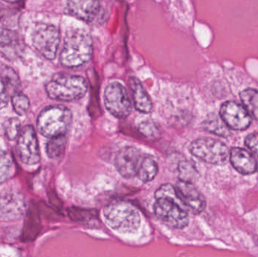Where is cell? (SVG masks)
<instances>
[{
    "instance_id": "6da1fadb",
    "label": "cell",
    "mask_w": 258,
    "mask_h": 257,
    "mask_svg": "<svg viewBox=\"0 0 258 257\" xmlns=\"http://www.w3.org/2000/svg\"><path fill=\"white\" fill-rule=\"evenodd\" d=\"M155 199L153 212L164 224L174 229H183L188 226L189 214L177 198L174 185L162 184L155 193Z\"/></svg>"
},
{
    "instance_id": "7a4b0ae2",
    "label": "cell",
    "mask_w": 258,
    "mask_h": 257,
    "mask_svg": "<svg viewBox=\"0 0 258 257\" xmlns=\"http://www.w3.org/2000/svg\"><path fill=\"white\" fill-rule=\"evenodd\" d=\"M93 41L90 35L81 29L69 30L65 36L60 62L65 67L82 66L91 60Z\"/></svg>"
},
{
    "instance_id": "3957f363",
    "label": "cell",
    "mask_w": 258,
    "mask_h": 257,
    "mask_svg": "<svg viewBox=\"0 0 258 257\" xmlns=\"http://www.w3.org/2000/svg\"><path fill=\"white\" fill-rule=\"evenodd\" d=\"M103 213L107 225L119 233H135L141 226L140 211L129 202H112L104 208Z\"/></svg>"
},
{
    "instance_id": "277c9868",
    "label": "cell",
    "mask_w": 258,
    "mask_h": 257,
    "mask_svg": "<svg viewBox=\"0 0 258 257\" xmlns=\"http://www.w3.org/2000/svg\"><path fill=\"white\" fill-rule=\"evenodd\" d=\"M45 91L51 99L71 102L86 95L88 84L86 79L80 75L58 74L47 83Z\"/></svg>"
},
{
    "instance_id": "5b68a950",
    "label": "cell",
    "mask_w": 258,
    "mask_h": 257,
    "mask_svg": "<svg viewBox=\"0 0 258 257\" xmlns=\"http://www.w3.org/2000/svg\"><path fill=\"white\" fill-rule=\"evenodd\" d=\"M72 121L73 114L68 107L60 104L48 106L38 116L37 128L42 135L51 139L65 135Z\"/></svg>"
},
{
    "instance_id": "8992f818",
    "label": "cell",
    "mask_w": 258,
    "mask_h": 257,
    "mask_svg": "<svg viewBox=\"0 0 258 257\" xmlns=\"http://www.w3.org/2000/svg\"><path fill=\"white\" fill-rule=\"evenodd\" d=\"M194 156L208 164H224L229 157V149L223 142L212 138H200L194 140L189 146Z\"/></svg>"
},
{
    "instance_id": "52a82bcc",
    "label": "cell",
    "mask_w": 258,
    "mask_h": 257,
    "mask_svg": "<svg viewBox=\"0 0 258 257\" xmlns=\"http://www.w3.org/2000/svg\"><path fill=\"white\" fill-rule=\"evenodd\" d=\"M33 45L36 51L48 60H54L60 41V32L51 24H39L33 33Z\"/></svg>"
},
{
    "instance_id": "ba28073f",
    "label": "cell",
    "mask_w": 258,
    "mask_h": 257,
    "mask_svg": "<svg viewBox=\"0 0 258 257\" xmlns=\"http://www.w3.org/2000/svg\"><path fill=\"white\" fill-rule=\"evenodd\" d=\"M104 105L113 116L123 119L132 113V104L126 89L120 83H110L104 90Z\"/></svg>"
},
{
    "instance_id": "9c48e42d",
    "label": "cell",
    "mask_w": 258,
    "mask_h": 257,
    "mask_svg": "<svg viewBox=\"0 0 258 257\" xmlns=\"http://www.w3.org/2000/svg\"><path fill=\"white\" fill-rule=\"evenodd\" d=\"M17 153L21 162L27 165H35L40 161L37 136L32 125H26L21 130L17 142Z\"/></svg>"
},
{
    "instance_id": "30bf717a",
    "label": "cell",
    "mask_w": 258,
    "mask_h": 257,
    "mask_svg": "<svg viewBox=\"0 0 258 257\" xmlns=\"http://www.w3.org/2000/svg\"><path fill=\"white\" fill-rule=\"evenodd\" d=\"M174 187L177 198L186 211L198 215L206 210V199L194 184L179 180Z\"/></svg>"
},
{
    "instance_id": "8fae6325",
    "label": "cell",
    "mask_w": 258,
    "mask_h": 257,
    "mask_svg": "<svg viewBox=\"0 0 258 257\" xmlns=\"http://www.w3.org/2000/svg\"><path fill=\"white\" fill-rule=\"evenodd\" d=\"M144 155L135 146H125L118 152L115 158V166L118 173L125 179L135 178Z\"/></svg>"
},
{
    "instance_id": "7c38bea8",
    "label": "cell",
    "mask_w": 258,
    "mask_h": 257,
    "mask_svg": "<svg viewBox=\"0 0 258 257\" xmlns=\"http://www.w3.org/2000/svg\"><path fill=\"white\" fill-rule=\"evenodd\" d=\"M221 118L227 127L236 131H244L251 125V116L243 106L234 101H228L221 106Z\"/></svg>"
},
{
    "instance_id": "4fadbf2b",
    "label": "cell",
    "mask_w": 258,
    "mask_h": 257,
    "mask_svg": "<svg viewBox=\"0 0 258 257\" xmlns=\"http://www.w3.org/2000/svg\"><path fill=\"white\" fill-rule=\"evenodd\" d=\"M66 11L69 15L85 22L92 23L99 18L101 5L98 1L74 0L67 3Z\"/></svg>"
},
{
    "instance_id": "5bb4252c",
    "label": "cell",
    "mask_w": 258,
    "mask_h": 257,
    "mask_svg": "<svg viewBox=\"0 0 258 257\" xmlns=\"http://www.w3.org/2000/svg\"><path fill=\"white\" fill-rule=\"evenodd\" d=\"M25 209L24 200L18 193H5L0 196V218L6 220L19 219Z\"/></svg>"
},
{
    "instance_id": "9a60e30c",
    "label": "cell",
    "mask_w": 258,
    "mask_h": 257,
    "mask_svg": "<svg viewBox=\"0 0 258 257\" xmlns=\"http://www.w3.org/2000/svg\"><path fill=\"white\" fill-rule=\"evenodd\" d=\"M230 160L233 167L241 175H252L257 170V160L242 148H233L230 151Z\"/></svg>"
},
{
    "instance_id": "2e32d148",
    "label": "cell",
    "mask_w": 258,
    "mask_h": 257,
    "mask_svg": "<svg viewBox=\"0 0 258 257\" xmlns=\"http://www.w3.org/2000/svg\"><path fill=\"white\" fill-rule=\"evenodd\" d=\"M129 86L132 90V99L135 109L141 113H150L153 109V104L141 81L138 78L132 77L129 79Z\"/></svg>"
},
{
    "instance_id": "e0dca14e",
    "label": "cell",
    "mask_w": 258,
    "mask_h": 257,
    "mask_svg": "<svg viewBox=\"0 0 258 257\" xmlns=\"http://www.w3.org/2000/svg\"><path fill=\"white\" fill-rule=\"evenodd\" d=\"M159 172V166L157 161L152 155H146L143 158L138 170L137 178L141 182L147 184L153 181Z\"/></svg>"
},
{
    "instance_id": "ac0fdd59",
    "label": "cell",
    "mask_w": 258,
    "mask_h": 257,
    "mask_svg": "<svg viewBox=\"0 0 258 257\" xmlns=\"http://www.w3.org/2000/svg\"><path fill=\"white\" fill-rule=\"evenodd\" d=\"M240 99L247 113L258 121V91L253 89H245L240 93Z\"/></svg>"
},
{
    "instance_id": "d6986e66",
    "label": "cell",
    "mask_w": 258,
    "mask_h": 257,
    "mask_svg": "<svg viewBox=\"0 0 258 257\" xmlns=\"http://www.w3.org/2000/svg\"><path fill=\"white\" fill-rule=\"evenodd\" d=\"M205 130L216 134L220 137H228L230 136V131L222 119L216 115H210L203 124Z\"/></svg>"
},
{
    "instance_id": "ffe728a7",
    "label": "cell",
    "mask_w": 258,
    "mask_h": 257,
    "mask_svg": "<svg viewBox=\"0 0 258 257\" xmlns=\"http://www.w3.org/2000/svg\"><path fill=\"white\" fill-rule=\"evenodd\" d=\"M67 139L65 135L53 137L46 145V153L51 159H58L64 154Z\"/></svg>"
},
{
    "instance_id": "44dd1931",
    "label": "cell",
    "mask_w": 258,
    "mask_h": 257,
    "mask_svg": "<svg viewBox=\"0 0 258 257\" xmlns=\"http://www.w3.org/2000/svg\"><path fill=\"white\" fill-rule=\"evenodd\" d=\"M18 46V38L16 33L12 30H3L0 32V49L5 53H14L17 51Z\"/></svg>"
},
{
    "instance_id": "7402d4cb",
    "label": "cell",
    "mask_w": 258,
    "mask_h": 257,
    "mask_svg": "<svg viewBox=\"0 0 258 257\" xmlns=\"http://www.w3.org/2000/svg\"><path fill=\"white\" fill-rule=\"evenodd\" d=\"M14 162L12 156L6 151H0V184L6 182L13 173Z\"/></svg>"
},
{
    "instance_id": "603a6c76",
    "label": "cell",
    "mask_w": 258,
    "mask_h": 257,
    "mask_svg": "<svg viewBox=\"0 0 258 257\" xmlns=\"http://www.w3.org/2000/svg\"><path fill=\"white\" fill-rule=\"evenodd\" d=\"M179 180L185 182L194 183L198 178V173L194 164L188 161H182L177 167Z\"/></svg>"
},
{
    "instance_id": "cb8c5ba5",
    "label": "cell",
    "mask_w": 258,
    "mask_h": 257,
    "mask_svg": "<svg viewBox=\"0 0 258 257\" xmlns=\"http://www.w3.org/2000/svg\"><path fill=\"white\" fill-rule=\"evenodd\" d=\"M12 107L17 114L22 116L25 115L30 108V100L21 92L14 94L12 98Z\"/></svg>"
},
{
    "instance_id": "d4e9b609",
    "label": "cell",
    "mask_w": 258,
    "mask_h": 257,
    "mask_svg": "<svg viewBox=\"0 0 258 257\" xmlns=\"http://www.w3.org/2000/svg\"><path fill=\"white\" fill-rule=\"evenodd\" d=\"M21 122L18 118L12 117L7 119L4 123L5 135L9 140H14L19 136Z\"/></svg>"
},
{
    "instance_id": "484cf974",
    "label": "cell",
    "mask_w": 258,
    "mask_h": 257,
    "mask_svg": "<svg viewBox=\"0 0 258 257\" xmlns=\"http://www.w3.org/2000/svg\"><path fill=\"white\" fill-rule=\"evenodd\" d=\"M138 129H139L140 132L147 138L156 140L159 137V129L151 121L147 120L141 122L138 127Z\"/></svg>"
},
{
    "instance_id": "4316f807",
    "label": "cell",
    "mask_w": 258,
    "mask_h": 257,
    "mask_svg": "<svg viewBox=\"0 0 258 257\" xmlns=\"http://www.w3.org/2000/svg\"><path fill=\"white\" fill-rule=\"evenodd\" d=\"M2 78H3L5 84H6V89L8 87L18 89V86L20 85L18 75L15 73V71H13V69H6Z\"/></svg>"
},
{
    "instance_id": "83f0119b",
    "label": "cell",
    "mask_w": 258,
    "mask_h": 257,
    "mask_svg": "<svg viewBox=\"0 0 258 257\" xmlns=\"http://www.w3.org/2000/svg\"><path fill=\"white\" fill-rule=\"evenodd\" d=\"M245 143L247 147L258 157V133H253L247 136Z\"/></svg>"
},
{
    "instance_id": "f1b7e54d",
    "label": "cell",
    "mask_w": 258,
    "mask_h": 257,
    "mask_svg": "<svg viewBox=\"0 0 258 257\" xmlns=\"http://www.w3.org/2000/svg\"><path fill=\"white\" fill-rule=\"evenodd\" d=\"M9 102V95L6 84L2 77H0V110L7 106Z\"/></svg>"
},
{
    "instance_id": "f546056e",
    "label": "cell",
    "mask_w": 258,
    "mask_h": 257,
    "mask_svg": "<svg viewBox=\"0 0 258 257\" xmlns=\"http://www.w3.org/2000/svg\"><path fill=\"white\" fill-rule=\"evenodd\" d=\"M257 244H258V239H257Z\"/></svg>"
}]
</instances>
